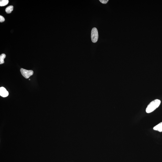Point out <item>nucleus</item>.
<instances>
[{
  "mask_svg": "<svg viewBox=\"0 0 162 162\" xmlns=\"http://www.w3.org/2000/svg\"><path fill=\"white\" fill-rule=\"evenodd\" d=\"M161 102L159 99H155L150 103L146 109V112L147 113L152 112L158 108L160 105Z\"/></svg>",
  "mask_w": 162,
  "mask_h": 162,
  "instance_id": "nucleus-1",
  "label": "nucleus"
},
{
  "mask_svg": "<svg viewBox=\"0 0 162 162\" xmlns=\"http://www.w3.org/2000/svg\"><path fill=\"white\" fill-rule=\"evenodd\" d=\"M98 31L96 28L92 29L91 34V38L92 42L94 43H96L98 39Z\"/></svg>",
  "mask_w": 162,
  "mask_h": 162,
  "instance_id": "nucleus-2",
  "label": "nucleus"
},
{
  "mask_svg": "<svg viewBox=\"0 0 162 162\" xmlns=\"http://www.w3.org/2000/svg\"><path fill=\"white\" fill-rule=\"evenodd\" d=\"M20 71L22 75L26 79H28L34 74V72L31 70H27L22 68H21Z\"/></svg>",
  "mask_w": 162,
  "mask_h": 162,
  "instance_id": "nucleus-3",
  "label": "nucleus"
},
{
  "mask_svg": "<svg viewBox=\"0 0 162 162\" xmlns=\"http://www.w3.org/2000/svg\"><path fill=\"white\" fill-rule=\"evenodd\" d=\"M8 92L5 88L2 87L0 88V95L3 97H6L8 96Z\"/></svg>",
  "mask_w": 162,
  "mask_h": 162,
  "instance_id": "nucleus-4",
  "label": "nucleus"
},
{
  "mask_svg": "<svg viewBox=\"0 0 162 162\" xmlns=\"http://www.w3.org/2000/svg\"><path fill=\"white\" fill-rule=\"evenodd\" d=\"M154 130L158 131L159 132H162V122L160 123L153 128Z\"/></svg>",
  "mask_w": 162,
  "mask_h": 162,
  "instance_id": "nucleus-5",
  "label": "nucleus"
},
{
  "mask_svg": "<svg viewBox=\"0 0 162 162\" xmlns=\"http://www.w3.org/2000/svg\"><path fill=\"white\" fill-rule=\"evenodd\" d=\"M13 5H10V6L8 7L5 9V12L9 14L12 13V11H13Z\"/></svg>",
  "mask_w": 162,
  "mask_h": 162,
  "instance_id": "nucleus-6",
  "label": "nucleus"
},
{
  "mask_svg": "<svg viewBox=\"0 0 162 162\" xmlns=\"http://www.w3.org/2000/svg\"><path fill=\"white\" fill-rule=\"evenodd\" d=\"M9 3L8 0H1L0 1V6H5L7 5Z\"/></svg>",
  "mask_w": 162,
  "mask_h": 162,
  "instance_id": "nucleus-7",
  "label": "nucleus"
},
{
  "mask_svg": "<svg viewBox=\"0 0 162 162\" xmlns=\"http://www.w3.org/2000/svg\"><path fill=\"white\" fill-rule=\"evenodd\" d=\"M5 57H6V55L5 54H1L0 56V64H4V59Z\"/></svg>",
  "mask_w": 162,
  "mask_h": 162,
  "instance_id": "nucleus-8",
  "label": "nucleus"
},
{
  "mask_svg": "<svg viewBox=\"0 0 162 162\" xmlns=\"http://www.w3.org/2000/svg\"><path fill=\"white\" fill-rule=\"evenodd\" d=\"M5 21V19L3 16L0 15V22H3Z\"/></svg>",
  "mask_w": 162,
  "mask_h": 162,
  "instance_id": "nucleus-9",
  "label": "nucleus"
},
{
  "mask_svg": "<svg viewBox=\"0 0 162 162\" xmlns=\"http://www.w3.org/2000/svg\"><path fill=\"white\" fill-rule=\"evenodd\" d=\"M99 1L103 4H106L108 1V0H100Z\"/></svg>",
  "mask_w": 162,
  "mask_h": 162,
  "instance_id": "nucleus-10",
  "label": "nucleus"
},
{
  "mask_svg": "<svg viewBox=\"0 0 162 162\" xmlns=\"http://www.w3.org/2000/svg\"><path fill=\"white\" fill-rule=\"evenodd\" d=\"M30 79H29V80H30Z\"/></svg>",
  "mask_w": 162,
  "mask_h": 162,
  "instance_id": "nucleus-11",
  "label": "nucleus"
}]
</instances>
